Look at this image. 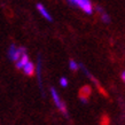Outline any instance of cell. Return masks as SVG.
<instances>
[{"mask_svg":"<svg viewBox=\"0 0 125 125\" xmlns=\"http://www.w3.org/2000/svg\"><path fill=\"white\" fill-rule=\"evenodd\" d=\"M91 93V88L90 86H84L82 90H80V100L83 101L84 103L87 102V96Z\"/></svg>","mask_w":125,"mask_h":125,"instance_id":"6","label":"cell"},{"mask_svg":"<svg viewBox=\"0 0 125 125\" xmlns=\"http://www.w3.org/2000/svg\"><path fill=\"white\" fill-rule=\"evenodd\" d=\"M68 2L72 5V6H76V7L82 8L85 13L87 14H92L93 8H92V4L90 0H68Z\"/></svg>","mask_w":125,"mask_h":125,"instance_id":"1","label":"cell"},{"mask_svg":"<svg viewBox=\"0 0 125 125\" xmlns=\"http://www.w3.org/2000/svg\"><path fill=\"white\" fill-rule=\"evenodd\" d=\"M51 94H52V99H53L55 106L57 107V109L60 110L63 115L68 116V111H67V108H65L64 102H63V101L60 99V96H59V94H57V92H56V90H55V88H51Z\"/></svg>","mask_w":125,"mask_h":125,"instance_id":"2","label":"cell"},{"mask_svg":"<svg viewBox=\"0 0 125 125\" xmlns=\"http://www.w3.org/2000/svg\"><path fill=\"white\" fill-rule=\"evenodd\" d=\"M22 71L25 75H28V76H32L34 73V64L32 62H30V61H28L27 63H25V65L22 68Z\"/></svg>","mask_w":125,"mask_h":125,"instance_id":"4","label":"cell"},{"mask_svg":"<svg viewBox=\"0 0 125 125\" xmlns=\"http://www.w3.org/2000/svg\"><path fill=\"white\" fill-rule=\"evenodd\" d=\"M28 61H29V56H28V54H23L22 56L20 57L19 60L16 61V67L19 69H22L24 65H25V63H27Z\"/></svg>","mask_w":125,"mask_h":125,"instance_id":"7","label":"cell"},{"mask_svg":"<svg viewBox=\"0 0 125 125\" xmlns=\"http://www.w3.org/2000/svg\"><path fill=\"white\" fill-rule=\"evenodd\" d=\"M100 14H101V19H102V21L104 23H108L110 21V17H109V15H108V14H106V13H104V10L103 11H101V13H100Z\"/></svg>","mask_w":125,"mask_h":125,"instance_id":"10","label":"cell"},{"mask_svg":"<svg viewBox=\"0 0 125 125\" xmlns=\"http://www.w3.org/2000/svg\"><path fill=\"white\" fill-rule=\"evenodd\" d=\"M60 84H61V86L62 87H67L68 86V79L64 78V77H62V78L60 79Z\"/></svg>","mask_w":125,"mask_h":125,"instance_id":"11","label":"cell"},{"mask_svg":"<svg viewBox=\"0 0 125 125\" xmlns=\"http://www.w3.org/2000/svg\"><path fill=\"white\" fill-rule=\"evenodd\" d=\"M69 67H70V69H71L72 71H76V70L79 69V64H77L76 61H73V60L69 61Z\"/></svg>","mask_w":125,"mask_h":125,"instance_id":"9","label":"cell"},{"mask_svg":"<svg viewBox=\"0 0 125 125\" xmlns=\"http://www.w3.org/2000/svg\"><path fill=\"white\" fill-rule=\"evenodd\" d=\"M37 75H38L39 84H42V60L38 59V63H37Z\"/></svg>","mask_w":125,"mask_h":125,"instance_id":"8","label":"cell"},{"mask_svg":"<svg viewBox=\"0 0 125 125\" xmlns=\"http://www.w3.org/2000/svg\"><path fill=\"white\" fill-rule=\"evenodd\" d=\"M37 9H38V11L42 14V17H45L46 20H48V21H52V16H51V14H49L48 11H47V9H46L44 6H42V4H38L37 5Z\"/></svg>","mask_w":125,"mask_h":125,"instance_id":"5","label":"cell"},{"mask_svg":"<svg viewBox=\"0 0 125 125\" xmlns=\"http://www.w3.org/2000/svg\"><path fill=\"white\" fill-rule=\"evenodd\" d=\"M122 78H123V80L125 82V72H123V73H122Z\"/></svg>","mask_w":125,"mask_h":125,"instance_id":"12","label":"cell"},{"mask_svg":"<svg viewBox=\"0 0 125 125\" xmlns=\"http://www.w3.org/2000/svg\"><path fill=\"white\" fill-rule=\"evenodd\" d=\"M27 53V51L24 47H16L15 45H11L8 49V56L11 61H17L23 54Z\"/></svg>","mask_w":125,"mask_h":125,"instance_id":"3","label":"cell"}]
</instances>
